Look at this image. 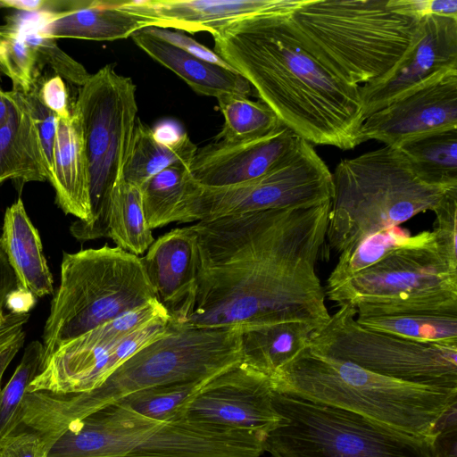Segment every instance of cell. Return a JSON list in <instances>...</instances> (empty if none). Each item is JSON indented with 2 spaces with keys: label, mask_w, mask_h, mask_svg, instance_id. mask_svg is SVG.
Wrapping results in <instances>:
<instances>
[{
  "label": "cell",
  "mask_w": 457,
  "mask_h": 457,
  "mask_svg": "<svg viewBox=\"0 0 457 457\" xmlns=\"http://www.w3.org/2000/svg\"><path fill=\"white\" fill-rule=\"evenodd\" d=\"M332 173L312 145L299 138L294 150L265 175L241 184L205 187L189 179L178 223L286 208L311 207L330 201Z\"/></svg>",
  "instance_id": "4fadbf2b"
},
{
  "label": "cell",
  "mask_w": 457,
  "mask_h": 457,
  "mask_svg": "<svg viewBox=\"0 0 457 457\" xmlns=\"http://www.w3.org/2000/svg\"><path fill=\"white\" fill-rule=\"evenodd\" d=\"M157 300L179 324L189 308L199 269L197 238L190 226L170 230L155 239L141 257Z\"/></svg>",
  "instance_id": "ffe728a7"
},
{
  "label": "cell",
  "mask_w": 457,
  "mask_h": 457,
  "mask_svg": "<svg viewBox=\"0 0 457 457\" xmlns=\"http://www.w3.org/2000/svg\"><path fill=\"white\" fill-rule=\"evenodd\" d=\"M197 149L192 141L179 146L157 141L152 128L138 117L123 179L141 189L151 178L172 165L183 164L190 168Z\"/></svg>",
  "instance_id": "f1b7e54d"
},
{
  "label": "cell",
  "mask_w": 457,
  "mask_h": 457,
  "mask_svg": "<svg viewBox=\"0 0 457 457\" xmlns=\"http://www.w3.org/2000/svg\"><path fill=\"white\" fill-rule=\"evenodd\" d=\"M457 128V70L433 79L367 117L362 143L382 142L397 147L419 136Z\"/></svg>",
  "instance_id": "e0dca14e"
},
{
  "label": "cell",
  "mask_w": 457,
  "mask_h": 457,
  "mask_svg": "<svg viewBox=\"0 0 457 457\" xmlns=\"http://www.w3.org/2000/svg\"><path fill=\"white\" fill-rule=\"evenodd\" d=\"M409 230L394 227L370 235L339 253L325 290L334 288L373 266L391 251L411 239Z\"/></svg>",
  "instance_id": "836d02e7"
},
{
  "label": "cell",
  "mask_w": 457,
  "mask_h": 457,
  "mask_svg": "<svg viewBox=\"0 0 457 457\" xmlns=\"http://www.w3.org/2000/svg\"><path fill=\"white\" fill-rule=\"evenodd\" d=\"M130 37L143 52L178 75L196 94L218 99L228 95L248 97L252 93L249 82L237 71L195 57L144 29Z\"/></svg>",
  "instance_id": "7402d4cb"
},
{
  "label": "cell",
  "mask_w": 457,
  "mask_h": 457,
  "mask_svg": "<svg viewBox=\"0 0 457 457\" xmlns=\"http://www.w3.org/2000/svg\"><path fill=\"white\" fill-rule=\"evenodd\" d=\"M8 100L11 112L0 127V184L48 180L49 170L35 122L24 109Z\"/></svg>",
  "instance_id": "d4e9b609"
},
{
  "label": "cell",
  "mask_w": 457,
  "mask_h": 457,
  "mask_svg": "<svg viewBox=\"0 0 457 457\" xmlns=\"http://www.w3.org/2000/svg\"><path fill=\"white\" fill-rule=\"evenodd\" d=\"M38 97L58 118L67 120L71 117L68 92L60 76L55 75L45 80L38 87Z\"/></svg>",
  "instance_id": "ee69618b"
},
{
  "label": "cell",
  "mask_w": 457,
  "mask_h": 457,
  "mask_svg": "<svg viewBox=\"0 0 457 457\" xmlns=\"http://www.w3.org/2000/svg\"><path fill=\"white\" fill-rule=\"evenodd\" d=\"M330 201L190 225L199 269L192 303L178 325L251 328L300 322L313 331L330 315L316 263Z\"/></svg>",
  "instance_id": "6da1fadb"
},
{
  "label": "cell",
  "mask_w": 457,
  "mask_h": 457,
  "mask_svg": "<svg viewBox=\"0 0 457 457\" xmlns=\"http://www.w3.org/2000/svg\"><path fill=\"white\" fill-rule=\"evenodd\" d=\"M38 87L29 93L18 90L4 91L5 96L24 109L34 120L38 130L46 160L49 170V179L54 170V145L57 129L58 117L48 109L38 97Z\"/></svg>",
  "instance_id": "74e56055"
},
{
  "label": "cell",
  "mask_w": 457,
  "mask_h": 457,
  "mask_svg": "<svg viewBox=\"0 0 457 457\" xmlns=\"http://www.w3.org/2000/svg\"><path fill=\"white\" fill-rule=\"evenodd\" d=\"M399 11L423 19L427 16H444L457 19V0H393Z\"/></svg>",
  "instance_id": "7bdbcfd3"
},
{
  "label": "cell",
  "mask_w": 457,
  "mask_h": 457,
  "mask_svg": "<svg viewBox=\"0 0 457 457\" xmlns=\"http://www.w3.org/2000/svg\"><path fill=\"white\" fill-rule=\"evenodd\" d=\"M397 148L423 181L457 187V128L427 133L404 141Z\"/></svg>",
  "instance_id": "83f0119b"
},
{
  "label": "cell",
  "mask_w": 457,
  "mask_h": 457,
  "mask_svg": "<svg viewBox=\"0 0 457 457\" xmlns=\"http://www.w3.org/2000/svg\"><path fill=\"white\" fill-rule=\"evenodd\" d=\"M6 23L16 28L34 51L39 66L48 65L55 75L71 84L82 87L91 74L86 68L62 50L56 38L43 28V12H19L7 17Z\"/></svg>",
  "instance_id": "4dcf8cb0"
},
{
  "label": "cell",
  "mask_w": 457,
  "mask_h": 457,
  "mask_svg": "<svg viewBox=\"0 0 457 457\" xmlns=\"http://www.w3.org/2000/svg\"><path fill=\"white\" fill-rule=\"evenodd\" d=\"M279 422L266 436L271 457H434L427 437L350 411L273 389Z\"/></svg>",
  "instance_id": "30bf717a"
},
{
  "label": "cell",
  "mask_w": 457,
  "mask_h": 457,
  "mask_svg": "<svg viewBox=\"0 0 457 457\" xmlns=\"http://www.w3.org/2000/svg\"><path fill=\"white\" fill-rule=\"evenodd\" d=\"M224 121L215 141L240 143L261 138L283 124L262 101L228 95L217 99Z\"/></svg>",
  "instance_id": "1f68e13d"
},
{
  "label": "cell",
  "mask_w": 457,
  "mask_h": 457,
  "mask_svg": "<svg viewBox=\"0 0 457 457\" xmlns=\"http://www.w3.org/2000/svg\"><path fill=\"white\" fill-rule=\"evenodd\" d=\"M29 313L7 312L0 314V350L24 332Z\"/></svg>",
  "instance_id": "bcb514c9"
},
{
  "label": "cell",
  "mask_w": 457,
  "mask_h": 457,
  "mask_svg": "<svg viewBox=\"0 0 457 457\" xmlns=\"http://www.w3.org/2000/svg\"><path fill=\"white\" fill-rule=\"evenodd\" d=\"M420 20L396 9L393 0H304L287 14L303 48L352 86L392 69Z\"/></svg>",
  "instance_id": "277c9868"
},
{
  "label": "cell",
  "mask_w": 457,
  "mask_h": 457,
  "mask_svg": "<svg viewBox=\"0 0 457 457\" xmlns=\"http://www.w3.org/2000/svg\"><path fill=\"white\" fill-rule=\"evenodd\" d=\"M238 328H210L169 323L164 335L149 343L98 387L81 393L35 395L33 414L40 430L58 438L73 421L133 392L180 383H204L241 361Z\"/></svg>",
  "instance_id": "3957f363"
},
{
  "label": "cell",
  "mask_w": 457,
  "mask_h": 457,
  "mask_svg": "<svg viewBox=\"0 0 457 457\" xmlns=\"http://www.w3.org/2000/svg\"><path fill=\"white\" fill-rule=\"evenodd\" d=\"M204 383L151 386L129 394L114 403L149 420L168 421L179 419L182 407Z\"/></svg>",
  "instance_id": "d590c367"
},
{
  "label": "cell",
  "mask_w": 457,
  "mask_h": 457,
  "mask_svg": "<svg viewBox=\"0 0 457 457\" xmlns=\"http://www.w3.org/2000/svg\"><path fill=\"white\" fill-rule=\"evenodd\" d=\"M2 231L0 243L16 277L17 288L38 298L52 294L54 280L42 241L21 198L6 209Z\"/></svg>",
  "instance_id": "603a6c76"
},
{
  "label": "cell",
  "mask_w": 457,
  "mask_h": 457,
  "mask_svg": "<svg viewBox=\"0 0 457 457\" xmlns=\"http://www.w3.org/2000/svg\"><path fill=\"white\" fill-rule=\"evenodd\" d=\"M17 288L16 277L0 243V314L7 296Z\"/></svg>",
  "instance_id": "7dc6e473"
},
{
  "label": "cell",
  "mask_w": 457,
  "mask_h": 457,
  "mask_svg": "<svg viewBox=\"0 0 457 457\" xmlns=\"http://www.w3.org/2000/svg\"><path fill=\"white\" fill-rule=\"evenodd\" d=\"M35 300L36 297L31 294L16 288L7 296L5 305L10 312L29 313L28 312L34 305Z\"/></svg>",
  "instance_id": "c3c4849f"
},
{
  "label": "cell",
  "mask_w": 457,
  "mask_h": 457,
  "mask_svg": "<svg viewBox=\"0 0 457 457\" xmlns=\"http://www.w3.org/2000/svg\"><path fill=\"white\" fill-rule=\"evenodd\" d=\"M325 295L339 306L354 307L356 315L457 313V261L433 231H423Z\"/></svg>",
  "instance_id": "9c48e42d"
},
{
  "label": "cell",
  "mask_w": 457,
  "mask_h": 457,
  "mask_svg": "<svg viewBox=\"0 0 457 457\" xmlns=\"http://www.w3.org/2000/svg\"><path fill=\"white\" fill-rule=\"evenodd\" d=\"M457 70V19L427 16L412 41L386 74L360 87L366 119L403 96Z\"/></svg>",
  "instance_id": "2e32d148"
},
{
  "label": "cell",
  "mask_w": 457,
  "mask_h": 457,
  "mask_svg": "<svg viewBox=\"0 0 457 457\" xmlns=\"http://www.w3.org/2000/svg\"><path fill=\"white\" fill-rule=\"evenodd\" d=\"M355 320L367 328L418 342L457 344V313L392 312Z\"/></svg>",
  "instance_id": "f546056e"
},
{
  "label": "cell",
  "mask_w": 457,
  "mask_h": 457,
  "mask_svg": "<svg viewBox=\"0 0 457 457\" xmlns=\"http://www.w3.org/2000/svg\"><path fill=\"white\" fill-rule=\"evenodd\" d=\"M169 313L146 303L67 342L44 363L28 392L81 393L98 387L138 350L164 335Z\"/></svg>",
  "instance_id": "5bb4252c"
},
{
  "label": "cell",
  "mask_w": 457,
  "mask_h": 457,
  "mask_svg": "<svg viewBox=\"0 0 457 457\" xmlns=\"http://www.w3.org/2000/svg\"><path fill=\"white\" fill-rule=\"evenodd\" d=\"M43 359L42 343L30 342L12 376L0 388V441L21 427L23 400L30 383L41 370Z\"/></svg>",
  "instance_id": "e575fe53"
},
{
  "label": "cell",
  "mask_w": 457,
  "mask_h": 457,
  "mask_svg": "<svg viewBox=\"0 0 457 457\" xmlns=\"http://www.w3.org/2000/svg\"><path fill=\"white\" fill-rule=\"evenodd\" d=\"M154 301L140 256L108 245L64 253L43 330V363L67 342Z\"/></svg>",
  "instance_id": "ba28073f"
},
{
  "label": "cell",
  "mask_w": 457,
  "mask_h": 457,
  "mask_svg": "<svg viewBox=\"0 0 457 457\" xmlns=\"http://www.w3.org/2000/svg\"><path fill=\"white\" fill-rule=\"evenodd\" d=\"M356 309L339 306L311 334L309 347L400 381L457 389V344L422 343L367 328Z\"/></svg>",
  "instance_id": "7c38bea8"
},
{
  "label": "cell",
  "mask_w": 457,
  "mask_h": 457,
  "mask_svg": "<svg viewBox=\"0 0 457 457\" xmlns=\"http://www.w3.org/2000/svg\"><path fill=\"white\" fill-rule=\"evenodd\" d=\"M265 437L183 418L156 421L112 403L71 422L47 457H260Z\"/></svg>",
  "instance_id": "52a82bcc"
},
{
  "label": "cell",
  "mask_w": 457,
  "mask_h": 457,
  "mask_svg": "<svg viewBox=\"0 0 457 457\" xmlns=\"http://www.w3.org/2000/svg\"><path fill=\"white\" fill-rule=\"evenodd\" d=\"M427 438L434 457H457V402L442 413Z\"/></svg>",
  "instance_id": "f35d334b"
},
{
  "label": "cell",
  "mask_w": 457,
  "mask_h": 457,
  "mask_svg": "<svg viewBox=\"0 0 457 457\" xmlns=\"http://www.w3.org/2000/svg\"><path fill=\"white\" fill-rule=\"evenodd\" d=\"M304 0H129L121 8L148 21V27L210 34L238 20L288 14Z\"/></svg>",
  "instance_id": "d6986e66"
},
{
  "label": "cell",
  "mask_w": 457,
  "mask_h": 457,
  "mask_svg": "<svg viewBox=\"0 0 457 457\" xmlns=\"http://www.w3.org/2000/svg\"><path fill=\"white\" fill-rule=\"evenodd\" d=\"M211 35L213 51L296 136L342 150L362 143L361 86L345 83L304 49L287 14L244 18Z\"/></svg>",
  "instance_id": "7a4b0ae2"
},
{
  "label": "cell",
  "mask_w": 457,
  "mask_h": 457,
  "mask_svg": "<svg viewBox=\"0 0 457 457\" xmlns=\"http://www.w3.org/2000/svg\"><path fill=\"white\" fill-rule=\"evenodd\" d=\"M313 329L287 322L242 329L241 361L270 380L309 345Z\"/></svg>",
  "instance_id": "484cf974"
},
{
  "label": "cell",
  "mask_w": 457,
  "mask_h": 457,
  "mask_svg": "<svg viewBox=\"0 0 457 457\" xmlns=\"http://www.w3.org/2000/svg\"><path fill=\"white\" fill-rule=\"evenodd\" d=\"M137 86L109 63L79 87L74 108L79 112L90 173L92 220H77L70 231L78 241L97 239L110 195L123 179L138 119Z\"/></svg>",
  "instance_id": "8fae6325"
},
{
  "label": "cell",
  "mask_w": 457,
  "mask_h": 457,
  "mask_svg": "<svg viewBox=\"0 0 457 457\" xmlns=\"http://www.w3.org/2000/svg\"><path fill=\"white\" fill-rule=\"evenodd\" d=\"M40 69L20 31L8 23L0 25V71L12 80V89L29 93L36 88Z\"/></svg>",
  "instance_id": "8d00e7d4"
},
{
  "label": "cell",
  "mask_w": 457,
  "mask_h": 457,
  "mask_svg": "<svg viewBox=\"0 0 457 457\" xmlns=\"http://www.w3.org/2000/svg\"><path fill=\"white\" fill-rule=\"evenodd\" d=\"M455 192L457 187L420 179L397 147L344 159L332 173L326 239L340 253L370 235L433 212Z\"/></svg>",
  "instance_id": "8992f818"
},
{
  "label": "cell",
  "mask_w": 457,
  "mask_h": 457,
  "mask_svg": "<svg viewBox=\"0 0 457 457\" xmlns=\"http://www.w3.org/2000/svg\"><path fill=\"white\" fill-rule=\"evenodd\" d=\"M272 393L270 378L239 361L205 381L179 418L267 436L280 420Z\"/></svg>",
  "instance_id": "9a60e30c"
},
{
  "label": "cell",
  "mask_w": 457,
  "mask_h": 457,
  "mask_svg": "<svg viewBox=\"0 0 457 457\" xmlns=\"http://www.w3.org/2000/svg\"><path fill=\"white\" fill-rule=\"evenodd\" d=\"M85 0H0V8L23 12L63 13L79 9Z\"/></svg>",
  "instance_id": "f6af8a7d"
},
{
  "label": "cell",
  "mask_w": 457,
  "mask_h": 457,
  "mask_svg": "<svg viewBox=\"0 0 457 457\" xmlns=\"http://www.w3.org/2000/svg\"><path fill=\"white\" fill-rule=\"evenodd\" d=\"M143 29L150 35H153L195 57L230 71H235L213 50H211L205 46L200 44L191 37L186 36L183 32L157 27H145Z\"/></svg>",
  "instance_id": "b9f144b4"
},
{
  "label": "cell",
  "mask_w": 457,
  "mask_h": 457,
  "mask_svg": "<svg viewBox=\"0 0 457 457\" xmlns=\"http://www.w3.org/2000/svg\"><path fill=\"white\" fill-rule=\"evenodd\" d=\"M111 238L116 246L136 255L154 241L143 208L141 190L123 179L112 189L97 233V239Z\"/></svg>",
  "instance_id": "4316f807"
},
{
  "label": "cell",
  "mask_w": 457,
  "mask_h": 457,
  "mask_svg": "<svg viewBox=\"0 0 457 457\" xmlns=\"http://www.w3.org/2000/svg\"><path fill=\"white\" fill-rule=\"evenodd\" d=\"M433 232L439 245L457 261V192L450 195L436 210Z\"/></svg>",
  "instance_id": "ab89813d"
},
{
  "label": "cell",
  "mask_w": 457,
  "mask_h": 457,
  "mask_svg": "<svg viewBox=\"0 0 457 457\" xmlns=\"http://www.w3.org/2000/svg\"><path fill=\"white\" fill-rule=\"evenodd\" d=\"M12 109V103L6 98L4 91L0 85V127L8 119Z\"/></svg>",
  "instance_id": "f907efd6"
},
{
  "label": "cell",
  "mask_w": 457,
  "mask_h": 457,
  "mask_svg": "<svg viewBox=\"0 0 457 457\" xmlns=\"http://www.w3.org/2000/svg\"><path fill=\"white\" fill-rule=\"evenodd\" d=\"M273 389L427 437L457 389L400 381L320 353L309 345L270 380Z\"/></svg>",
  "instance_id": "5b68a950"
},
{
  "label": "cell",
  "mask_w": 457,
  "mask_h": 457,
  "mask_svg": "<svg viewBox=\"0 0 457 457\" xmlns=\"http://www.w3.org/2000/svg\"><path fill=\"white\" fill-rule=\"evenodd\" d=\"M50 180L59 207L87 224L92 220L90 173L81 119L73 107L71 117L58 118Z\"/></svg>",
  "instance_id": "44dd1931"
},
{
  "label": "cell",
  "mask_w": 457,
  "mask_h": 457,
  "mask_svg": "<svg viewBox=\"0 0 457 457\" xmlns=\"http://www.w3.org/2000/svg\"><path fill=\"white\" fill-rule=\"evenodd\" d=\"M121 1L86 0L69 12H43L44 30L54 38L114 41L148 27L146 19L121 8Z\"/></svg>",
  "instance_id": "cb8c5ba5"
},
{
  "label": "cell",
  "mask_w": 457,
  "mask_h": 457,
  "mask_svg": "<svg viewBox=\"0 0 457 457\" xmlns=\"http://www.w3.org/2000/svg\"><path fill=\"white\" fill-rule=\"evenodd\" d=\"M291 129L281 126L251 141H212L197 149L189 171L192 179L205 187H226L258 179L281 162L299 140Z\"/></svg>",
  "instance_id": "ac0fdd59"
},
{
  "label": "cell",
  "mask_w": 457,
  "mask_h": 457,
  "mask_svg": "<svg viewBox=\"0 0 457 457\" xmlns=\"http://www.w3.org/2000/svg\"><path fill=\"white\" fill-rule=\"evenodd\" d=\"M49 450L38 433L22 426L0 441V457H47Z\"/></svg>",
  "instance_id": "60d3db41"
},
{
  "label": "cell",
  "mask_w": 457,
  "mask_h": 457,
  "mask_svg": "<svg viewBox=\"0 0 457 457\" xmlns=\"http://www.w3.org/2000/svg\"><path fill=\"white\" fill-rule=\"evenodd\" d=\"M24 340L25 332L21 333L16 339L0 350V386L5 370L22 347Z\"/></svg>",
  "instance_id": "681fc988"
},
{
  "label": "cell",
  "mask_w": 457,
  "mask_h": 457,
  "mask_svg": "<svg viewBox=\"0 0 457 457\" xmlns=\"http://www.w3.org/2000/svg\"><path fill=\"white\" fill-rule=\"evenodd\" d=\"M190 177L188 167L176 164L156 174L142 187L144 213L152 230L177 222Z\"/></svg>",
  "instance_id": "d6a6232c"
}]
</instances>
